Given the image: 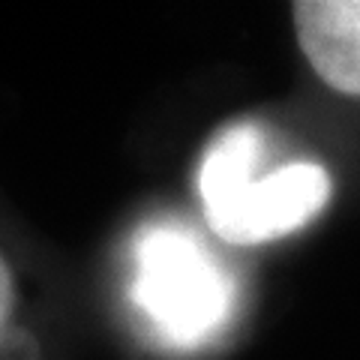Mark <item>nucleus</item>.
<instances>
[{"label": "nucleus", "mask_w": 360, "mask_h": 360, "mask_svg": "<svg viewBox=\"0 0 360 360\" xmlns=\"http://www.w3.org/2000/svg\"><path fill=\"white\" fill-rule=\"evenodd\" d=\"M264 139L252 123H234L207 144L198 193L210 229L222 240L252 246L309 225L328 207L333 180L319 162H288L262 174Z\"/></svg>", "instance_id": "1"}, {"label": "nucleus", "mask_w": 360, "mask_h": 360, "mask_svg": "<svg viewBox=\"0 0 360 360\" xmlns=\"http://www.w3.org/2000/svg\"><path fill=\"white\" fill-rule=\"evenodd\" d=\"M132 258V300L168 345L198 348L229 328L234 283L193 231L150 225Z\"/></svg>", "instance_id": "2"}, {"label": "nucleus", "mask_w": 360, "mask_h": 360, "mask_svg": "<svg viewBox=\"0 0 360 360\" xmlns=\"http://www.w3.org/2000/svg\"><path fill=\"white\" fill-rule=\"evenodd\" d=\"M312 72L342 96H360V0H303L291 6Z\"/></svg>", "instance_id": "3"}, {"label": "nucleus", "mask_w": 360, "mask_h": 360, "mask_svg": "<svg viewBox=\"0 0 360 360\" xmlns=\"http://www.w3.org/2000/svg\"><path fill=\"white\" fill-rule=\"evenodd\" d=\"M13 276H9V267L4 264V258H0V328L6 324L9 312H13Z\"/></svg>", "instance_id": "4"}]
</instances>
